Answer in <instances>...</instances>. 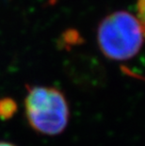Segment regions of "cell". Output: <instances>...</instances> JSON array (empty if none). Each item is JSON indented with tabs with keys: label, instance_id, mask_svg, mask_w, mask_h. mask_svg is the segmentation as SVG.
I'll return each mask as SVG.
<instances>
[{
	"label": "cell",
	"instance_id": "3957f363",
	"mask_svg": "<svg viewBox=\"0 0 145 146\" xmlns=\"http://www.w3.org/2000/svg\"><path fill=\"white\" fill-rule=\"evenodd\" d=\"M138 10L140 11V15L142 16L144 11V0H138Z\"/></svg>",
	"mask_w": 145,
	"mask_h": 146
},
{
	"label": "cell",
	"instance_id": "277c9868",
	"mask_svg": "<svg viewBox=\"0 0 145 146\" xmlns=\"http://www.w3.org/2000/svg\"><path fill=\"white\" fill-rule=\"evenodd\" d=\"M0 146H16V145L12 144L11 142H7V141H0Z\"/></svg>",
	"mask_w": 145,
	"mask_h": 146
},
{
	"label": "cell",
	"instance_id": "7a4b0ae2",
	"mask_svg": "<svg viewBox=\"0 0 145 146\" xmlns=\"http://www.w3.org/2000/svg\"><path fill=\"white\" fill-rule=\"evenodd\" d=\"M24 110L30 126L41 134L56 136L68 125V102L56 88L36 86L29 89L24 99Z\"/></svg>",
	"mask_w": 145,
	"mask_h": 146
},
{
	"label": "cell",
	"instance_id": "6da1fadb",
	"mask_svg": "<svg viewBox=\"0 0 145 146\" xmlns=\"http://www.w3.org/2000/svg\"><path fill=\"white\" fill-rule=\"evenodd\" d=\"M97 42L101 52L110 60H130L142 46V22L128 11L112 12L99 24Z\"/></svg>",
	"mask_w": 145,
	"mask_h": 146
}]
</instances>
